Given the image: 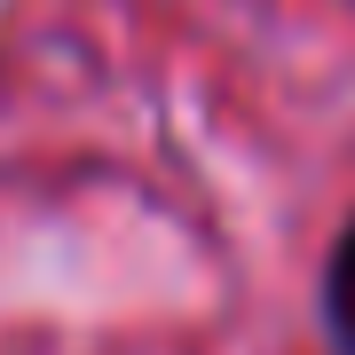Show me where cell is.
<instances>
[{"label": "cell", "instance_id": "6da1fadb", "mask_svg": "<svg viewBox=\"0 0 355 355\" xmlns=\"http://www.w3.org/2000/svg\"><path fill=\"white\" fill-rule=\"evenodd\" d=\"M324 308H331V331L355 347V221L340 237V253H331V277H324Z\"/></svg>", "mask_w": 355, "mask_h": 355}]
</instances>
